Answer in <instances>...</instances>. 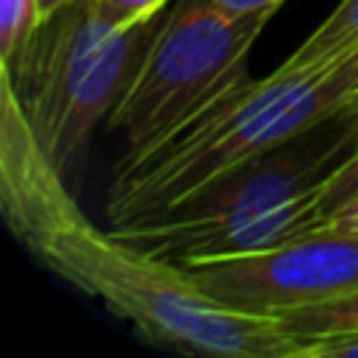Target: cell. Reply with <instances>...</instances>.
I'll return each instance as SVG.
<instances>
[{"mask_svg": "<svg viewBox=\"0 0 358 358\" xmlns=\"http://www.w3.org/2000/svg\"><path fill=\"white\" fill-rule=\"evenodd\" d=\"M0 204L14 238L53 274L103 302L154 344L221 358H299V338L274 313L207 296L179 263L159 260L95 227L73 201L64 171L31 129L17 84L0 64Z\"/></svg>", "mask_w": 358, "mask_h": 358, "instance_id": "1", "label": "cell"}, {"mask_svg": "<svg viewBox=\"0 0 358 358\" xmlns=\"http://www.w3.org/2000/svg\"><path fill=\"white\" fill-rule=\"evenodd\" d=\"M355 84L350 59L241 81L157 148L120 157L106 193L109 227L157 218L213 179L319 129L347 106Z\"/></svg>", "mask_w": 358, "mask_h": 358, "instance_id": "2", "label": "cell"}, {"mask_svg": "<svg viewBox=\"0 0 358 358\" xmlns=\"http://www.w3.org/2000/svg\"><path fill=\"white\" fill-rule=\"evenodd\" d=\"M310 131L213 179L168 213L112 232L179 266L266 252L310 232L324 176L350 157L341 126L330 143L310 140Z\"/></svg>", "mask_w": 358, "mask_h": 358, "instance_id": "3", "label": "cell"}, {"mask_svg": "<svg viewBox=\"0 0 358 358\" xmlns=\"http://www.w3.org/2000/svg\"><path fill=\"white\" fill-rule=\"evenodd\" d=\"M274 11L235 14L213 0H185L157 25L109 126L123 131V159L140 157L249 78V53Z\"/></svg>", "mask_w": 358, "mask_h": 358, "instance_id": "4", "label": "cell"}, {"mask_svg": "<svg viewBox=\"0 0 358 358\" xmlns=\"http://www.w3.org/2000/svg\"><path fill=\"white\" fill-rule=\"evenodd\" d=\"M157 22L112 28L92 0H73L56 11L11 73L25 117L59 171L84 151L92 129L123 95Z\"/></svg>", "mask_w": 358, "mask_h": 358, "instance_id": "5", "label": "cell"}, {"mask_svg": "<svg viewBox=\"0 0 358 358\" xmlns=\"http://www.w3.org/2000/svg\"><path fill=\"white\" fill-rule=\"evenodd\" d=\"M182 268L224 305L280 313L358 294V232L322 227L266 252L196 260L182 263Z\"/></svg>", "mask_w": 358, "mask_h": 358, "instance_id": "6", "label": "cell"}, {"mask_svg": "<svg viewBox=\"0 0 358 358\" xmlns=\"http://www.w3.org/2000/svg\"><path fill=\"white\" fill-rule=\"evenodd\" d=\"M358 50V0H341L327 20L280 64L282 70H319L341 64Z\"/></svg>", "mask_w": 358, "mask_h": 358, "instance_id": "7", "label": "cell"}, {"mask_svg": "<svg viewBox=\"0 0 358 358\" xmlns=\"http://www.w3.org/2000/svg\"><path fill=\"white\" fill-rule=\"evenodd\" d=\"M274 316L296 338H308V336H319V333H336V330H358V294L288 308V310H280Z\"/></svg>", "mask_w": 358, "mask_h": 358, "instance_id": "8", "label": "cell"}, {"mask_svg": "<svg viewBox=\"0 0 358 358\" xmlns=\"http://www.w3.org/2000/svg\"><path fill=\"white\" fill-rule=\"evenodd\" d=\"M39 28V0H0V64L14 70Z\"/></svg>", "mask_w": 358, "mask_h": 358, "instance_id": "9", "label": "cell"}, {"mask_svg": "<svg viewBox=\"0 0 358 358\" xmlns=\"http://www.w3.org/2000/svg\"><path fill=\"white\" fill-rule=\"evenodd\" d=\"M358 199V151H352L350 157H344L322 182L319 190V213H316V227L324 215H330L333 210L344 207L347 201Z\"/></svg>", "mask_w": 358, "mask_h": 358, "instance_id": "10", "label": "cell"}, {"mask_svg": "<svg viewBox=\"0 0 358 358\" xmlns=\"http://www.w3.org/2000/svg\"><path fill=\"white\" fill-rule=\"evenodd\" d=\"M168 0H92L98 17L117 31L157 20V11Z\"/></svg>", "mask_w": 358, "mask_h": 358, "instance_id": "11", "label": "cell"}, {"mask_svg": "<svg viewBox=\"0 0 358 358\" xmlns=\"http://www.w3.org/2000/svg\"><path fill=\"white\" fill-rule=\"evenodd\" d=\"M299 358H358V330H336L299 338Z\"/></svg>", "mask_w": 358, "mask_h": 358, "instance_id": "12", "label": "cell"}, {"mask_svg": "<svg viewBox=\"0 0 358 358\" xmlns=\"http://www.w3.org/2000/svg\"><path fill=\"white\" fill-rule=\"evenodd\" d=\"M322 227H324V229L358 232V199H352V201H347L344 207H338V210H333L330 215H324L316 229H322Z\"/></svg>", "mask_w": 358, "mask_h": 358, "instance_id": "13", "label": "cell"}, {"mask_svg": "<svg viewBox=\"0 0 358 358\" xmlns=\"http://www.w3.org/2000/svg\"><path fill=\"white\" fill-rule=\"evenodd\" d=\"M213 3L221 6L224 11L249 14V11H277L285 0H213Z\"/></svg>", "mask_w": 358, "mask_h": 358, "instance_id": "14", "label": "cell"}, {"mask_svg": "<svg viewBox=\"0 0 358 358\" xmlns=\"http://www.w3.org/2000/svg\"><path fill=\"white\" fill-rule=\"evenodd\" d=\"M67 3H73V0H39V17H42V22H48L56 11H62Z\"/></svg>", "mask_w": 358, "mask_h": 358, "instance_id": "15", "label": "cell"}, {"mask_svg": "<svg viewBox=\"0 0 358 358\" xmlns=\"http://www.w3.org/2000/svg\"><path fill=\"white\" fill-rule=\"evenodd\" d=\"M350 64H352V70H355V76H358V50L350 56ZM358 103V84H355V92H352V98L347 101V106H355Z\"/></svg>", "mask_w": 358, "mask_h": 358, "instance_id": "16", "label": "cell"}]
</instances>
